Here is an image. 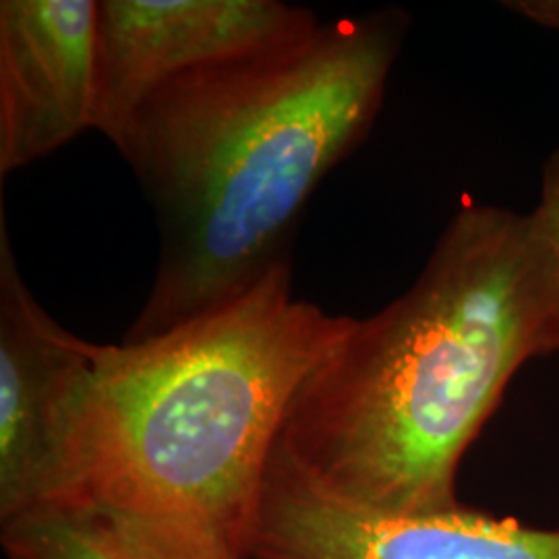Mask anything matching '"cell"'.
<instances>
[{"label": "cell", "mask_w": 559, "mask_h": 559, "mask_svg": "<svg viewBox=\"0 0 559 559\" xmlns=\"http://www.w3.org/2000/svg\"><path fill=\"white\" fill-rule=\"evenodd\" d=\"M408 27L399 7L320 23L141 102L110 143L152 203L160 255L127 342L216 311L290 261L307 201L373 129Z\"/></svg>", "instance_id": "6da1fadb"}, {"label": "cell", "mask_w": 559, "mask_h": 559, "mask_svg": "<svg viewBox=\"0 0 559 559\" xmlns=\"http://www.w3.org/2000/svg\"><path fill=\"white\" fill-rule=\"evenodd\" d=\"M559 353V284L528 214L468 201L413 286L353 320L307 376L280 454L383 514L462 506L460 462L528 360Z\"/></svg>", "instance_id": "7a4b0ae2"}, {"label": "cell", "mask_w": 559, "mask_h": 559, "mask_svg": "<svg viewBox=\"0 0 559 559\" xmlns=\"http://www.w3.org/2000/svg\"><path fill=\"white\" fill-rule=\"evenodd\" d=\"M280 263L239 299L152 338L98 344L62 506L193 559H251L263 485L302 381L348 330Z\"/></svg>", "instance_id": "3957f363"}, {"label": "cell", "mask_w": 559, "mask_h": 559, "mask_svg": "<svg viewBox=\"0 0 559 559\" xmlns=\"http://www.w3.org/2000/svg\"><path fill=\"white\" fill-rule=\"evenodd\" d=\"M98 344L55 320L23 280L0 205V524L69 496Z\"/></svg>", "instance_id": "277c9868"}, {"label": "cell", "mask_w": 559, "mask_h": 559, "mask_svg": "<svg viewBox=\"0 0 559 559\" xmlns=\"http://www.w3.org/2000/svg\"><path fill=\"white\" fill-rule=\"evenodd\" d=\"M251 559H559V531L459 506L383 514L328 496L274 450Z\"/></svg>", "instance_id": "5b68a950"}, {"label": "cell", "mask_w": 559, "mask_h": 559, "mask_svg": "<svg viewBox=\"0 0 559 559\" xmlns=\"http://www.w3.org/2000/svg\"><path fill=\"white\" fill-rule=\"evenodd\" d=\"M313 11L278 0H98L96 131L112 140L180 75L307 38Z\"/></svg>", "instance_id": "8992f818"}, {"label": "cell", "mask_w": 559, "mask_h": 559, "mask_svg": "<svg viewBox=\"0 0 559 559\" xmlns=\"http://www.w3.org/2000/svg\"><path fill=\"white\" fill-rule=\"evenodd\" d=\"M98 0L0 2V177L96 129Z\"/></svg>", "instance_id": "52a82bcc"}, {"label": "cell", "mask_w": 559, "mask_h": 559, "mask_svg": "<svg viewBox=\"0 0 559 559\" xmlns=\"http://www.w3.org/2000/svg\"><path fill=\"white\" fill-rule=\"evenodd\" d=\"M9 559H193L90 506H57L2 526Z\"/></svg>", "instance_id": "ba28073f"}, {"label": "cell", "mask_w": 559, "mask_h": 559, "mask_svg": "<svg viewBox=\"0 0 559 559\" xmlns=\"http://www.w3.org/2000/svg\"><path fill=\"white\" fill-rule=\"evenodd\" d=\"M528 216L551 258L559 284V147L543 162L539 203Z\"/></svg>", "instance_id": "9c48e42d"}, {"label": "cell", "mask_w": 559, "mask_h": 559, "mask_svg": "<svg viewBox=\"0 0 559 559\" xmlns=\"http://www.w3.org/2000/svg\"><path fill=\"white\" fill-rule=\"evenodd\" d=\"M508 9L537 23L540 27L559 32V0H520V2H508Z\"/></svg>", "instance_id": "30bf717a"}]
</instances>
